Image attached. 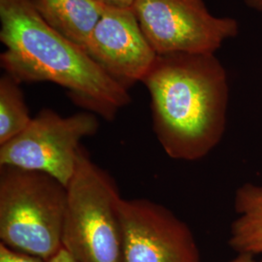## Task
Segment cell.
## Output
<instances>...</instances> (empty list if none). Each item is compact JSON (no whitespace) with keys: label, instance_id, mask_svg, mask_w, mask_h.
Listing matches in <instances>:
<instances>
[{"label":"cell","instance_id":"6da1fadb","mask_svg":"<svg viewBox=\"0 0 262 262\" xmlns=\"http://www.w3.org/2000/svg\"><path fill=\"white\" fill-rule=\"evenodd\" d=\"M141 83L150 94L152 129L169 158L197 161L222 142L229 84L215 54L158 56Z\"/></svg>","mask_w":262,"mask_h":262},{"label":"cell","instance_id":"7a4b0ae2","mask_svg":"<svg viewBox=\"0 0 262 262\" xmlns=\"http://www.w3.org/2000/svg\"><path fill=\"white\" fill-rule=\"evenodd\" d=\"M0 64L19 84L50 82L66 89L81 108L112 122L131 102L128 90L115 81L84 48L42 19L31 0H0Z\"/></svg>","mask_w":262,"mask_h":262},{"label":"cell","instance_id":"3957f363","mask_svg":"<svg viewBox=\"0 0 262 262\" xmlns=\"http://www.w3.org/2000/svg\"><path fill=\"white\" fill-rule=\"evenodd\" d=\"M67 200L47 173L0 165L1 243L47 262L62 248Z\"/></svg>","mask_w":262,"mask_h":262},{"label":"cell","instance_id":"277c9868","mask_svg":"<svg viewBox=\"0 0 262 262\" xmlns=\"http://www.w3.org/2000/svg\"><path fill=\"white\" fill-rule=\"evenodd\" d=\"M67 193L62 248L77 262H122L118 214L122 196L112 176L93 161L84 147Z\"/></svg>","mask_w":262,"mask_h":262},{"label":"cell","instance_id":"5b68a950","mask_svg":"<svg viewBox=\"0 0 262 262\" xmlns=\"http://www.w3.org/2000/svg\"><path fill=\"white\" fill-rule=\"evenodd\" d=\"M98 118L88 111L63 117L42 109L25 130L0 146V165L41 171L67 187L75 174L81 142L97 133Z\"/></svg>","mask_w":262,"mask_h":262},{"label":"cell","instance_id":"8992f818","mask_svg":"<svg viewBox=\"0 0 262 262\" xmlns=\"http://www.w3.org/2000/svg\"><path fill=\"white\" fill-rule=\"evenodd\" d=\"M132 10L158 56L215 54L239 33V23L213 15L204 0H134Z\"/></svg>","mask_w":262,"mask_h":262},{"label":"cell","instance_id":"52a82bcc","mask_svg":"<svg viewBox=\"0 0 262 262\" xmlns=\"http://www.w3.org/2000/svg\"><path fill=\"white\" fill-rule=\"evenodd\" d=\"M118 214L122 262H201L191 229L168 208L121 197Z\"/></svg>","mask_w":262,"mask_h":262},{"label":"cell","instance_id":"ba28073f","mask_svg":"<svg viewBox=\"0 0 262 262\" xmlns=\"http://www.w3.org/2000/svg\"><path fill=\"white\" fill-rule=\"evenodd\" d=\"M84 49L108 75L126 90L142 82L158 56L132 8L105 7Z\"/></svg>","mask_w":262,"mask_h":262},{"label":"cell","instance_id":"9c48e42d","mask_svg":"<svg viewBox=\"0 0 262 262\" xmlns=\"http://www.w3.org/2000/svg\"><path fill=\"white\" fill-rule=\"evenodd\" d=\"M48 25L62 36L84 48L103 15L96 0H31Z\"/></svg>","mask_w":262,"mask_h":262},{"label":"cell","instance_id":"30bf717a","mask_svg":"<svg viewBox=\"0 0 262 262\" xmlns=\"http://www.w3.org/2000/svg\"><path fill=\"white\" fill-rule=\"evenodd\" d=\"M237 216L231 224L229 246L238 254L262 253V186L245 183L235 191Z\"/></svg>","mask_w":262,"mask_h":262},{"label":"cell","instance_id":"8fae6325","mask_svg":"<svg viewBox=\"0 0 262 262\" xmlns=\"http://www.w3.org/2000/svg\"><path fill=\"white\" fill-rule=\"evenodd\" d=\"M31 120L20 84L4 73L0 78V146L25 130Z\"/></svg>","mask_w":262,"mask_h":262},{"label":"cell","instance_id":"7c38bea8","mask_svg":"<svg viewBox=\"0 0 262 262\" xmlns=\"http://www.w3.org/2000/svg\"><path fill=\"white\" fill-rule=\"evenodd\" d=\"M0 262H45L42 258L13 250L0 243Z\"/></svg>","mask_w":262,"mask_h":262},{"label":"cell","instance_id":"4fadbf2b","mask_svg":"<svg viewBox=\"0 0 262 262\" xmlns=\"http://www.w3.org/2000/svg\"><path fill=\"white\" fill-rule=\"evenodd\" d=\"M101 3L105 7L109 8H119V9H127L132 8L134 0H96Z\"/></svg>","mask_w":262,"mask_h":262},{"label":"cell","instance_id":"5bb4252c","mask_svg":"<svg viewBox=\"0 0 262 262\" xmlns=\"http://www.w3.org/2000/svg\"><path fill=\"white\" fill-rule=\"evenodd\" d=\"M47 262H77L75 259L71 256V254L66 251V249L61 248L60 251L54 255L51 259Z\"/></svg>","mask_w":262,"mask_h":262},{"label":"cell","instance_id":"9a60e30c","mask_svg":"<svg viewBox=\"0 0 262 262\" xmlns=\"http://www.w3.org/2000/svg\"><path fill=\"white\" fill-rule=\"evenodd\" d=\"M230 262H256L251 254H238L234 259Z\"/></svg>","mask_w":262,"mask_h":262},{"label":"cell","instance_id":"2e32d148","mask_svg":"<svg viewBox=\"0 0 262 262\" xmlns=\"http://www.w3.org/2000/svg\"><path fill=\"white\" fill-rule=\"evenodd\" d=\"M244 1L249 7L262 12V0H244Z\"/></svg>","mask_w":262,"mask_h":262},{"label":"cell","instance_id":"e0dca14e","mask_svg":"<svg viewBox=\"0 0 262 262\" xmlns=\"http://www.w3.org/2000/svg\"><path fill=\"white\" fill-rule=\"evenodd\" d=\"M260 262H262V259H261V260H260Z\"/></svg>","mask_w":262,"mask_h":262}]
</instances>
